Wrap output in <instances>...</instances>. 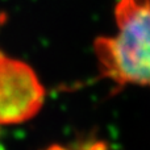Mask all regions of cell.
<instances>
[{
  "label": "cell",
  "mask_w": 150,
  "mask_h": 150,
  "mask_svg": "<svg viewBox=\"0 0 150 150\" xmlns=\"http://www.w3.org/2000/svg\"><path fill=\"white\" fill-rule=\"evenodd\" d=\"M44 84L26 62L0 49V127L33 119L45 103Z\"/></svg>",
  "instance_id": "obj_2"
},
{
  "label": "cell",
  "mask_w": 150,
  "mask_h": 150,
  "mask_svg": "<svg viewBox=\"0 0 150 150\" xmlns=\"http://www.w3.org/2000/svg\"><path fill=\"white\" fill-rule=\"evenodd\" d=\"M116 33L93 41L99 70L113 84L150 86V0H117Z\"/></svg>",
  "instance_id": "obj_1"
}]
</instances>
